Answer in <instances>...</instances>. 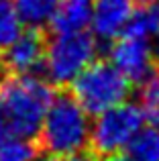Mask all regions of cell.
Segmentation results:
<instances>
[{"label":"cell","mask_w":159,"mask_h":161,"mask_svg":"<svg viewBox=\"0 0 159 161\" xmlns=\"http://www.w3.org/2000/svg\"><path fill=\"white\" fill-rule=\"evenodd\" d=\"M141 2H147V0H141Z\"/></svg>","instance_id":"22"},{"label":"cell","mask_w":159,"mask_h":161,"mask_svg":"<svg viewBox=\"0 0 159 161\" xmlns=\"http://www.w3.org/2000/svg\"><path fill=\"white\" fill-rule=\"evenodd\" d=\"M110 63L129 80L131 84H143L153 74L151 41L133 35H118L112 39Z\"/></svg>","instance_id":"6"},{"label":"cell","mask_w":159,"mask_h":161,"mask_svg":"<svg viewBox=\"0 0 159 161\" xmlns=\"http://www.w3.org/2000/svg\"><path fill=\"white\" fill-rule=\"evenodd\" d=\"M124 149L129 161H159V126H141Z\"/></svg>","instance_id":"10"},{"label":"cell","mask_w":159,"mask_h":161,"mask_svg":"<svg viewBox=\"0 0 159 161\" xmlns=\"http://www.w3.org/2000/svg\"><path fill=\"white\" fill-rule=\"evenodd\" d=\"M90 114L68 92L53 94L39 126V145L47 155L63 159L82 153L90 141Z\"/></svg>","instance_id":"2"},{"label":"cell","mask_w":159,"mask_h":161,"mask_svg":"<svg viewBox=\"0 0 159 161\" xmlns=\"http://www.w3.org/2000/svg\"><path fill=\"white\" fill-rule=\"evenodd\" d=\"M135 10V0H94L92 35L100 41H112L124 31Z\"/></svg>","instance_id":"8"},{"label":"cell","mask_w":159,"mask_h":161,"mask_svg":"<svg viewBox=\"0 0 159 161\" xmlns=\"http://www.w3.org/2000/svg\"><path fill=\"white\" fill-rule=\"evenodd\" d=\"M133 84L110 61H92L72 82V96L88 114L100 112L124 102Z\"/></svg>","instance_id":"4"},{"label":"cell","mask_w":159,"mask_h":161,"mask_svg":"<svg viewBox=\"0 0 159 161\" xmlns=\"http://www.w3.org/2000/svg\"><path fill=\"white\" fill-rule=\"evenodd\" d=\"M33 161H57V159H55V157H51V155H47V153H45V155H41V157H35Z\"/></svg>","instance_id":"18"},{"label":"cell","mask_w":159,"mask_h":161,"mask_svg":"<svg viewBox=\"0 0 159 161\" xmlns=\"http://www.w3.org/2000/svg\"><path fill=\"white\" fill-rule=\"evenodd\" d=\"M61 161H94V157H92L90 153H76V155H69V157H63Z\"/></svg>","instance_id":"16"},{"label":"cell","mask_w":159,"mask_h":161,"mask_svg":"<svg viewBox=\"0 0 159 161\" xmlns=\"http://www.w3.org/2000/svg\"><path fill=\"white\" fill-rule=\"evenodd\" d=\"M59 0H12L23 25L31 29H43L49 25Z\"/></svg>","instance_id":"12"},{"label":"cell","mask_w":159,"mask_h":161,"mask_svg":"<svg viewBox=\"0 0 159 161\" xmlns=\"http://www.w3.org/2000/svg\"><path fill=\"white\" fill-rule=\"evenodd\" d=\"M51 98V84L35 74H14L0 80V120L8 137L33 141Z\"/></svg>","instance_id":"1"},{"label":"cell","mask_w":159,"mask_h":161,"mask_svg":"<svg viewBox=\"0 0 159 161\" xmlns=\"http://www.w3.org/2000/svg\"><path fill=\"white\" fill-rule=\"evenodd\" d=\"M155 4H157V6H159V0H155Z\"/></svg>","instance_id":"20"},{"label":"cell","mask_w":159,"mask_h":161,"mask_svg":"<svg viewBox=\"0 0 159 161\" xmlns=\"http://www.w3.org/2000/svg\"><path fill=\"white\" fill-rule=\"evenodd\" d=\"M141 110L151 125L159 126V69L141 84Z\"/></svg>","instance_id":"14"},{"label":"cell","mask_w":159,"mask_h":161,"mask_svg":"<svg viewBox=\"0 0 159 161\" xmlns=\"http://www.w3.org/2000/svg\"><path fill=\"white\" fill-rule=\"evenodd\" d=\"M151 55H153V65L159 69V33L151 39Z\"/></svg>","instance_id":"15"},{"label":"cell","mask_w":159,"mask_h":161,"mask_svg":"<svg viewBox=\"0 0 159 161\" xmlns=\"http://www.w3.org/2000/svg\"><path fill=\"white\" fill-rule=\"evenodd\" d=\"M4 139H10L8 137V133H6V129H4V125H2V120H0V143L4 141Z\"/></svg>","instance_id":"17"},{"label":"cell","mask_w":159,"mask_h":161,"mask_svg":"<svg viewBox=\"0 0 159 161\" xmlns=\"http://www.w3.org/2000/svg\"><path fill=\"white\" fill-rule=\"evenodd\" d=\"M94 0H59L47 27L53 33H78L86 31L92 20Z\"/></svg>","instance_id":"9"},{"label":"cell","mask_w":159,"mask_h":161,"mask_svg":"<svg viewBox=\"0 0 159 161\" xmlns=\"http://www.w3.org/2000/svg\"><path fill=\"white\" fill-rule=\"evenodd\" d=\"M145 116L139 104L120 102L98 114L94 126H90V155L94 159H106L118 155L129 145L135 133L143 126Z\"/></svg>","instance_id":"5"},{"label":"cell","mask_w":159,"mask_h":161,"mask_svg":"<svg viewBox=\"0 0 159 161\" xmlns=\"http://www.w3.org/2000/svg\"><path fill=\"white\" fill-rule=\"evenodd\" d=\"M45 35L41 29L20 31L12 39V43L2 51V65L4 69H10L12 74H35L43 67L45 57Z\"/></svg>","instance_id":"7"},{"label":"cell","mask_w":159,"mask_h":161,"mask_svg":"<svg viewBox=\"0 0 159 161\" xmlns=\"http://www.w3.org/2000/svg\"><path fill=\"white\" fill-rule=\"evenodd\" d=\"M98 55V39L92 33H53L45 43L43 71L49 84L68 86Z\"/></svg>","instance_id":"3"},{"label":"cell","mask_w":159,"mask_h":161,"mask_svg":"<svg viewBox=\"0 0 159 161\" xmlns=\"http://www.w3.org/2000/svg\"><path fill=\"white\" fill-rule=\"evenodd\" d=\"M0 161H6V159H2V157H0Z\"/></svg>","instance_id":"21"},{"label":"cell","mask_w":159,"mask_h":161,"mask_svg":"<svg viewBox=\"0 0 159 161\" xmlns=\"http://www.w3.org/2000/svg\"><path fill=\"white\" fill-rule=\"evenodd\" d=\"M4 71H6V69H4V65H2V61H0V80H2V78H4Z\"/></svg>","instance_id":"19"},{"label":"cell","mask_w":159,"mask_h":161,"mask_svg":"<svg viewBox=\"0 0 159 161\" xmlns=\"http://www.w3.org/2000/svg\"><path fill=\"white\" fill-rule=\"evenodd\" d=\"M23 27L25 25L12 0H0V53L12 43V39L23 31Z\"/></svg>","instance_id":"13"},{"label":"cell","mask_w":159,"mask_h":161,"mask_svg":"<svg viewBox=\"0 0 159 161\" xmlns=\"http://www.w3.org/2000/svg\"><path fill=\"white\" fill-rule=\"evenodd\" d=\"M123 33L124 35H133V37H141V39L151 41L159 33V6L155 2L153 4L145 2L141 8L133 10V14H131V19H129V23H127Z\"/></svg>","instance_id":"11"}]
</instances>
